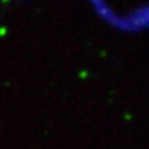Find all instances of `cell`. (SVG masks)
I'll return each instance as SVG.
<instances>
[{"label":"cell","instance_id":"cell-2","mask_svg":"<svg viewBox=\"0 0 149 149\" xmlns=\"http://www.w3.org/2000/svg\"><path fill=\"white\" fill-rule=\"evenodd\" d=\"M80 77L81 78H87V72H81L80 73Z\"/></svg>","mask_w":149,"mask_h":149},{"label":"cell","instance_id":"cell-3","mask_svg":"<svg viewBox=\"0 0 149 149\" xmlns=\"http://www.w3.org/2000/svg\"><path fill=\"white\" fill-rule=\"evenodd\" d=\"M3 1H4V3H7V1H8V0H3Z\"/></svg>","mask_w":149,"mask_h":149},{"label":"cell","instance_id":"cell-1","mask_svg":"<svg viewBox=\"0 0 149 149\" xmlns=\"http://www.w3.org/2000/svg\"><path fill=\"white\" fill-rule=\"evenodd\" d=\"M6 32H7V29H6L5 27H1V28H0V35H5Z\"/></svg>","mask_w":149,"mask_h":149}]
</instances>
